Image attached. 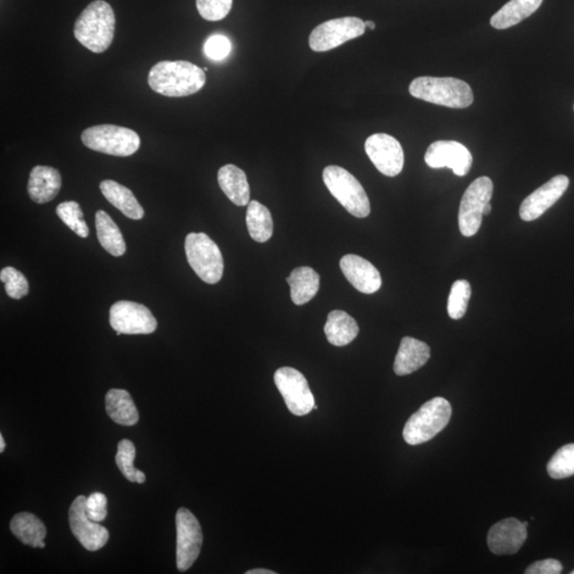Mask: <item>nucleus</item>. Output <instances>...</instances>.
Listing matches in <instances>:
<instances>
[{
    "instance_id": "1",
    "label": "nucleus",
    "mask_w": 574,
    "mask_h": 574,
    "mask_svg": "<svg viewBox=\"0 0 574 574\" xmlns=\"http://www.w3.org/2000/svg\"><path fill=\"white\" fill-rule=\"evenodd\" d=\"M207 77L204 70L187 61H162L149 71L148 85L166 97H186L199 92Z\"/></svg>"
},
{
    "instance_id": "2",
    "label": "nucleus",
    "mask_w": 574,
    "mask_h": 574,
    "mask_svg": "<svg viewBox=\"0 0 574 574\" xmlns=\"http://www.w3.org/2000/svg\"><path fill=\"white\" fill-rule=\"evenodd\" d=\"M115 14L104 0H95L82 11L74 28L75 37L95 54H103L113 42Z\"/></svg>"
},
{
    "instance_id": "3",
    "label": "nucleus",
    "mask_w": 574,
    "mask_h": 574,
    "mask_svg": "<svg viewBox=\"0 0 574 574\" xmlns=\"http://www.w3.org/2000/svg\"><path fill=\"white\" fill-rule=\"evenodd\" d=\"M412 96L434 104L465 109L473 103L470 85L455 78L420 77L410 85Z\"/></svg>"
},
{
    "instance_id": "4",
    "label": "nucleus",
    "mask_w": 574,
    "mask_h": 574,
    "mask_svg": "<svg viewBox=\"0 0 574 574\" xmlns=\"http://www.w3.org/2000/svg\"><path fill=\"white\" fill-rule=\"evenodd\" d=\"M451 415L453 408L448 400L442 397L428 400L405 423V443L416 445L428 442L448 426Z\"/></svg>"
},
{
    "instance_id": "5",
    "label": "nucleus",
    "mask_w": 574,
    "mask_h": 574,
    "mask_svg": "<svg viewBox=\"0 0 574 574\" xmlns=\"http://www.w3.org/2000/svg\"><path fill=\"white\" fill-rule=\"evenodd\" d=\"M322 179L337 202L358 219L370 214V203L362 184L343 167L331 165L322 172Z\"/></svg>"
},
{
    "instance_id": "6",
    "label": "nucleus",
    "mask_w": 574,
    "mask_h": 574,
    "mask_svg": "<svg viewBox=\"0 0 574 574\" xmlns=\"http://www.w3.org/2000/svg\"><path fill=\"white\" fill-rule=\"evenodd\" d=\"M85 146L115 157H129L141 147V138L129 128L115 125H98L82 132Z\"/></svg>"
},
{
    "instance_id": "7",
    "label": "nucleus",
    "mask_w": 574,
    "mask_h": 574,
    "mask_svg": "<svg viewBox=\"0 0 574 574\" xmlns=\"http://www.w3.org/2000/svg\"><path fill=\"white\" fill-rule=\"evenodd\" d=\"M189 266L203 281L216 284L224 274V258L217 244L205 233H189L186 238Z\"/></svg>"
},
{
    "instance_id": "8",
    "label": "nucleus",
    "mask_w": 574,
    "mask_h": 574,
    "mask_svg": "<svg viewBox=\"0 0 574 574\" xmlns=\"http://www.w3.org/2000/svg\"><path fill=\"white\" fill-rule=\"evenodd\" d=\"M494 193L493 181L488 177H480L466 189L462 198L459 212V226L462 236L471 237L480 230L484 209Z\"/></svg>"
},
{
    "instance_id": "9",
    "label": "nucleus",
    "mask_w": 574,
    "mask_h": 574,
    "mask_svg": "<svg viewBox=\"0 0 574 574\" xmlns=\"http://www.w3.org/2000/svg\"><path fill=\"white\" fill-rule=\"evenodd\" d=\"M365 29V21L354 16L328 21L312 31L310 47L316 53L329 52L363 36Z\"/></svg>"
},
{
    "instance_id": "10",
    "label": "nucleus",
    "mask_w": 574,
    "mask_h": 574,
    "mask_svg": "<svg viewBox=\"0 0 574 574\" xmlns=\"http://www.w3.org/2000/svg\"><path fill=\"white\" fill-rule=\"evenodd\" d=\"M275 384L287 409L295 416H305L314 410L315 400L309 383L295 368H279L275 373Z\"/></svg>"
},
{
    "instance_id": "11",
    "label": "nucleus",
    "mask_w": 574,
    "mask_h": 574,
    "mask_svg": "<svg viewBox=\"0 0 574 574\" xmlns=\"http://www.w3.org/2000/svg\"><path fill=\"white\" fill-rule=\"evenodd\" d=\"M177 527V568L183 572L191 568L202 551L204 537L202 527L191 511L178 510Z\"/></svg>"
},
{
    "instance_id": "12",
    "label": "nucleus",
    "mask_w": 574,
    "mask_h": 574,
    "mask_svg": "<svg viewBox=\"0 0 574 574\" xmlns=\"http://www.w3.org/2000/svg\"><path fill=\"white\" fill-rule=\"evenodd\" d=\"M110 325L119 337L121 334L135 336L154 333L158 321L146 306L122 300L111 306Z\"/></svg>"
},
{
    "instance_id": "13",
    "label": "nucleus",
    "mask_w": 574,
    "mask_h": 574,
    "mask_svg": "<svg viewBox=\"0 0 574 574\" xmlns=\"http://www.w3.org/2000/svg\"><path fill=\"white\" fill-rule=\"evenodd\" d=\"M365 152L384 176L395 177L403 170L404 153L401 144L387 133H377L366 139Z\"/></svg>"
},
{
    "instance_id": "14",
    "label": "nucleus",
    "mask_w": 574,
    "mask_h": 574,
    "mask_svg": "<svg viewBox=\"0 0 574 574\" xmlns=\"http://www.w3.org/2000/svg\"><path fill=\"white\" fill-rule=\"evenodd\" d=\"M87 498L79 495L70 509V526L71 533L88 551H98L107 545L109 531L98 522L90 520L87 514Z\"/></svg>"
},
{
    "instance_id": "15",
    "label": "nucleus",
    "mask_w": 574,
    "mask_h": 574,
    "mask_svg": "<svg viewBox=\"0 0 574 574\" xmlns=\"http://www.w3.org/2000/svg\"><path fill=\"white\" fill-rule=\"evenodd\" d=\"M425 161L431 169L448 167L456 176H466L472 165V155L464 145L454 141H437L430 145Z\"/></svg>"
},
{
    "instance_id": "16",
    "label": "nucleus",
    "mask_w": 574,
    "mask_h": 574,
    "mask_svg": "<svg viewBox=\"0 0 574 574\" xmlns=\"http://www.w3.org/2000/svg\"><path fill=\"white\" fill-rule=\"evenodd\" d=\"M570 187V178L559 175L533 192L521 204L520 214L522 220L533 221L544 215L561 199Z\"/></svg>"
},
{
    "instance_id": "17",
    "label": "nucleus",
    "mask_w": 574,
    "mask_h": 574,
    "mask_svg": "<svg viewBox=\"0 0 574 574\" xmlns=\"http://www.w3.org/2000/svg\"><path fill=\"white\" fill-rule=\"evenodd\" d=\"M528 522H521L516 518H506L490 528L487 545L495 555H512L517 553L528 538Z\"/></svg>"
},
{
    "instance_id": "18",
    "label": "nucleus",
    "mask_w": 574,
    "mask_h": 574,
    "mask_svg": "<svg viewBox=\"0 0 574 574\" xmlns=\"http://www.w3.org/2000/svg\"><path fill=\"white\" fill-rule=\"evenodd\" d=\"M339 266L344 276L359 292L370 295L381 288L382 278L380 272L370 262L356 254L343 256Z\"/></svg>"
},
{
    "instance_id": "19",
    "label": "nucleus",
    "mask_w": 574,
    "mask_h": 574,
    "mask_svg": "<svg viewBox=\"0 0 574 574\" xmlns=\"http://www.w3.org/2000/svg\"><path fill=\"white\" fill-rule=\"evenodd\" d=\"M62 187V178L58 170L49 166L33 167L29 182H28V194L38 204L52 202Z\"/></svg>"
},
{
    "instance_id": "20",
    "label": "nucleus",
    "mask_w": 574,
    "mask_h": 574,
    "mask_svg": "<svg viewBox=\"0 0 574 574\" xmlns=\"http://www.w3.org/2000/svg\"><path fill=\"white\" fill-rule=\"evenodd\" d=\"M431 356L430 347L426 343L406 337L401 341L395 355L394 371L397 376H408L420 370Z\"/></svg>"
},
{
    "instance_id": "21",
    "label": "nucleus",
    "mask_w": 574,
    "mask_h": 574,
    "mask_svg": "<svg viewBox=\"0 0 574 574\" xmlns=\"http://www.w3.org/2000/svg\"><path fill=\"white\" fill-rule=\"evenodd\" d=\"M219 184L221 191L238 207H244L250 203V187L245 171L237 166L228 164L219 171Z\"/></svg>"
},
{
    "instance_id": "22",
    "label": "nucleus",
    "mask_w": 574,
    "mask_h": 574,
    "mask_svg": "<svg viewBox=\"0 0 574 574\" xmlns=\"http://www.w3.org/2000/svg\"><path fill=\"white\" fill-rule=\"evenodd\" d=\"M99 187L104 198L128 219L135 220L143 219L144 209L129 188L113 180H104Z\"/></svg>"
},
{
    "instance_id": "23",
    "label": "nucleus",
    "mask_w": 574,
    "mask_h": 574,
    "mask_svg": "<svg viewBox=\"0 0 574 574\" xmlns=\"http://www.w3.org/2000/svg\"><path fill=\"white\" fill-rule=\"evenodd\" d=\"M105 410L111 420L121 426L131 427L138 421L135 401L125 389H110L105 395Z\"/></svg>"
},
{
    "instance_id": "24",
    "label": "nucleus",
    "mask_w": 574,
    "mask_h": 574,
    "mask_svg": "<svg viewBox=\"0 0 574 574\" xmlns=\"http://www.w3.org/2000/svg\"><path fill=\"white\" fill-rule=\"evenodd\" d=\"M287 282L291 287L293 303L304 305L316 296L320 291V277L311 267H298L287 278Z\"/></svg>"
},
{
    "instance_id": "25",
    "label": "nucleus",
    "mask_w": 574,
    "mask_h": 574,
    "mask_svg": "<svg viewBox=\"0 0 574 574\" xmlns=\"http://www.w3.org/2000/svg\"><path fill=\"white\" fill-rule=\"evenodd\" d=\"M544 0H511L495 13L490 25L495 29L503 30L528 18L537 12Z\"/></svg>"
},
{
    "instance_id": "26",
    "label": "nucleus",
    "mask_w": 574,
    "mask_h": 574,
    "mask_svg": "<svg viewBox=\"0 0 574 574\" xmlns=\"http://www.w3.org/2000/svg\"><path fill=\"white\" fill-rule=\"evenodd\" d=\"M358 323L344 311H332L328 315L325 333L329 343L337 347L349 345L358 337Z\"/></svg>"
},
{
    "instance_id": "27",
    "label": "nucleus",
    "mask_w": 574,
    "mask_h": 574,
    "mask_svg": "<svg viewBox=\"0 0 574 574\" xmlns=\"http://www.w3.org/2000/svg\"><path fill=\"white\" fill-rule=\"evenodd\" d=\"M95 225H96L98 241L105 252L113 256L124 255L127 250L124 237L107 212L103 210L96 212Z\"/></svg>"
},
{
    "instance_id": "28",
    "label": "nucleus",
    "mask_w": 574,
    "mask_h": 574,
    "mask_svg": "<svg viewBox=\"0 0 574 574\" xmlns=\"http://www.w3.org/2000/svg\"><path fill=\"white\" fill-rule=\"evenodd\" d=\"M10 529L21 543L32 548H38L47 534L44 523L30 512L16 514L10 522Z\"/></svg>"
},
{
    "instance_id": "29",
    "label": "nucleus",
    "mask_w": 574,
    "mask_h": 574,
    "mask_svg": "<svg viewBox=\"0 0 574 574\" xmlns=\"http://www.w3.org/2000/svg\"><path fill=\"white\" fill-rule=\"evenodd\" d=\"M246 224L250 237L258 243L269 241L274 232V221L270 210L255 200L248 204Z\"/></svg>"
},
{
    "instance_id": "30",
    "label": "nucleus",
    "mask_w": 574,
    "mask_h": 574,
    "mask_svg": "<svg viewBox=\"0 0 574 574\" xmlns=\"http://www.w3.org/2000/svg\"><path fill=\"white\" fill-rule=\"evenodd\" d=\"M55 212H57L59 219L62 220L71 231H74L78 237L82 238L88 237L90 229H88L79 204L76 202L62 203L58 205Z\"/></svg>"
},
{
    "instance_id": "31",
    "label": "nucleus",
    "mask_w": 574,
    "mask_h": 574,
    "mask_svg": "<svg viewBox=\"0 0 574 574\" xmlns=\"http://www.w3.org/2000/svg\"><path fill=\"white\" fill-rule=\"evenodd\" d=\"M547 470L552 478H566L574 475V444L556 451L548 462Z\"/></svg>"
},
{
    "instance_id": "32",
    "label": "nucleus",
    "mask_w": 574,
    "mask_h": 574,
    "mask_svg": "<svg viewBox=\"0 0 574 574\" xmlns=\"http://www.w3.org/2000/svg\"><path fill=\"white\" fill-rule=\"evenodd\" d=\"M470 296L471 287L470 282L458 280L453 283L448 299V314L451 319L459 320L465 316Z\"/></svg>"
},
{
    "instance_id": "33",
    "label": "nucleus",
    "mask_w": 574,
    "mask_h": 574,
    "mask_svg": "<svg viewBox=\"0 0 574 574\" xmlns=\"http://www.w3.org/2000/svg\"><path fill=\"white\" fill-rule=\"evenodd\" d=\"M0 280L4 283L5 292L12 299H21L29 293V283L24 274L13 267H5L0 271Z\"/></svg>"
},
{
    "instance_id": "34",
    "label": "nucleus",
    "mask_w": 574,
    "mask_h": 574,
    "mask_svg": "<svg viewBox=\"0 0 574 574\" xmlns=\"http://www.w3.org/2000/svg\"><path fill=\"white\" fill-rule=\"evenodd\" d=\"M136 459V447L129 439L121 440L117 445L116 464L128 481L137 482V468L133 466Z\"/></svg>"
},
{
    "instance_id": "35",
    "label": "nucleus",
    "mask_w": 574,
    "mask_h": 574,
    "mask_svg": "<svg viewBox=\"0 0 574 574\" xmlns=\"http://www.w3.org/2000/svg\"><path fill=\"white\" fill-rule=\"evenodd\" d=\"M233 0H196L202 18L209 21H221L230 13Z\"/></svg>"
},
{
    "instance_id": "36",
    "label": "nucleus",
    "mask_w": 574,
    "mask_h": 574,
    "mask_svg": "<svg viewBox=\"0 0 574 574\" xmlns=\"http://www.w3.org/2000/svg\"><path fill=\"white\" fill-rule=\"evenodd\" d=\"M231 47L229 38L216 35L208 38L204 49L208 58L220 61L228 57V54L231 52Z\"/></svg>"
},
{
    "instance_id": "37",
    "label": "nucleus",
    "mask_w": 574,
    "mask_h": 574,
    "mask_svg": "<svg viewBox=\"0 0 574 574\" xmlns=\"http://www.w3.org/2000/svg\"><path fill=\"white\" fill-rule=\"evenodd\" d=\"M108 499L102 493H94L87 498V514L95 522H102L108 516Z\"/></svg>"
},
{
    "instance_id": "38",
    "label": "nucleus",
    "mask_w": 574,
    "mask_h": 574,
    "mask_svg": "<svg viewBox=\"0 0 574 574\" xmlns=\"http://www.w3.org/2000/svg\"><path fill=\"white\" fill-rule=\"evenodd\" d=\"M562 571V565L560 561L548 559L535 562L527 568V574H560Z\"/></svg>"
},
{
    "instance_id": "39",
    "label": "nucleus",
    "mask_w": 574,
    "mask_h": 574,
    "mask_svg": "<svg viewBox=\"0 0 574 574\" xmlns=\"http://www.w3.org/2000/svg\"><path fill=\"white\" fill-rule=\"evenodd\" d=\"M277 572L269 570H253L246 572V574H276Z\"/></svg>"
},
{
    "instance_id": "40",
    "label": "nucleus",
    "mask_w": 574,
    "mask_h": 574,
    "mask_svg": "<svg viewBox=\"0 0 574 574\" xmlns=\"http://www.w3.org/2000/svg\"><path fill=\"white\" fill-rule=\"evenodd\" d=\"M146 481V476L141 470H137V483L143 484Z\"/></svg>"
},
{
    "instance_id": "41",
    "label": "nucleus",
    "mask_w": 574,
    "mask_h": 574,
    "mask_svg": "<svg viewBox=\"0 0 574 574\" xmlns=\"http://www.w3.org/2000/svg\"><path fill=\"white\" fill-rule=\"evenodd\" d=\"M5 448V443L3 436H0V453H4Z\"/></svg>"
},
{
    "instance_id": "42",
    "label": "nucleus",
    "mask_w": 574,
    "mask_h": 574,
    "mask_svg": "<svg viewBox=\"0 0 574 574\" xmlns=\"http://www.w3.org/2000/svg\"><path fill=\"white\" fill-rule=\"evenodd\" d=\"M365 26H366V28H370V29H371V30L375 29V28H376V24L373 23V21H365Z\"/></svg>"
},
{
    "instance_id": "43",
    "label": "nucleus",
    "mask_w": 574,
    "mask_h": 574,
    "mask_svg": "<svg viewBox=\"0 0 574 574\" xmlns=\"http://www.w3.org/2000/svg\"><path fill=\"white\" fill-rule=\"evenodd\" d=\"M490 211H492V205L488 204L484 209V215H488L490 213Z\"/></svg>"
},
{
    "instance_id": "44",
    "label": "nucleus",
    "mask_w": 574,
    "mask_h": 574,
    "mask_svg": "<svg viewBox=\"0 0 574 574\" xmlns=\"http://www.w3.org/2000/svg\"><path fill=\"white\" fill-rule=\"evenodd\" d=\"M46 543L42 542V543L40 544V545H38V548H40V549H44V548H46Z\"/></svg>"
},
{
    "instance_id": "45",
    "label": "nucleus",
    "mask_w": 574,
    "mask_h": 574,
    "mask_svg": "<svg viewBox=\"0 0 574 574\" xmlns=\"http://www.w3.org/2000/svg\"><path fill=\"white\" fill-rule=\"evenodd\" d=\"M571 574H574V570H573V571H571Z\"/></svg>"
},
{
    "instance_id": "46",
    "label": "nucleus",
    "mask_w": 574,
    "mask_h": 574,
    "mask_svg": "<svg viewBox=\"0 0 574 574\" xmlns=\"http://www.w3.org/2000/svg\"><path fill=\"white\" fill-rule=\"evenodd\" d=\"M574 108V107H573Z\"/></svg>"
}]
</instances>
